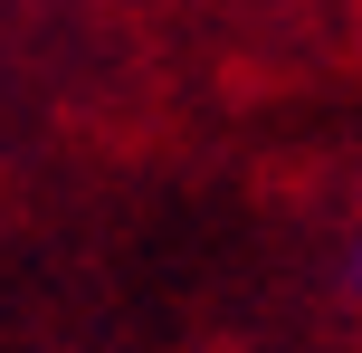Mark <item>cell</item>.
Here are the masks:
<instances>
[{"label": "cell", "mask_w": 362, "mask_h": 353, "mask_svg": "<svg viewBox=\"0 0 362 353\" xmlns=\"http://www.w3.org/2000/svg\"><path fill=\"white\" fill-rule=\"evenodd\" d=\"M344 296H353V306H362V220H353V229H344Z\"/></svg>", "instance_id": "cell-1"}]
</instances>
